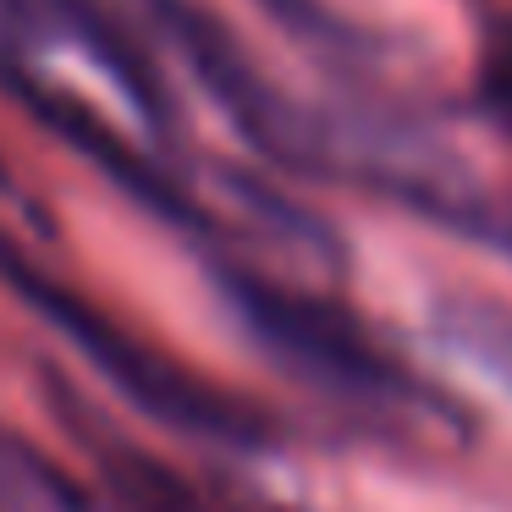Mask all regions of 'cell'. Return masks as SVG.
Returning <instances> with one entry per match:
<instances>
[]
</instances>
